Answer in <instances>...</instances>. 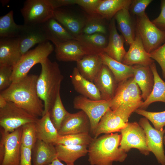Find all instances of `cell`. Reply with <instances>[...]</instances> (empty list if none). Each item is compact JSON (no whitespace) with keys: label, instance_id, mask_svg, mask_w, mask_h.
<instances>
[{"label":"cell","instance_id":"e0dca14e","mask_svg":"<svg viewBox=\"0 0 165 165\" xmlns=\"http://www.w3.org/2000/svg\"><path fill=\"white\" fill-rule=\"evenodd\" d=\"M108 30V43L103 52L112 58L122 62L126 53L124 47L125 40L123 36L118 32L116 20L114 18L110 20Z\"/></svg>","mask_w":165,"mask_h":165},{"label":"cell","instance_id":"ac0fdd59","mask_svg":"<svg viewBox=\"0 0 165 165\" xmlns=\"http://www.w3.org/2000/svg\"><path fill=\"white\" fill-rule=\"evenodd\" d=\"M93 83L100 91L102 100L112 99L118 85L110 70L104 64Z\"/></svg>","mask_w":165,"mask_h":165},{"label":"cell","instance_id":"d6a6232c","mask_svg":"<svg viewBox=\"0 0 165 165\" xmlns=\"http://www.w3.org/2000/svg\"><path fill=\"white\" fill-rule=\"evenodd\" d=\"M132 0H101L95 13L105 20H111L120 10L129 9Z\"/></svg>","mask_w":165,"mask_h":165},{"label":"cell","instance_id":"44dd1931","mask_svg":"<svg viewBox=\"0 0 165 165\" xmlns=\"http://www.w3.org/2000/svg\"><path fill=\"white\" fill-rule=\"evenodd\" d=\"M134 80L139 87L143 100L145 101L151 93L154 83L153 72L149 66H132Z\"/></svg>","mask_w":165,"mask_h":165},{"label":"cell","instance_id":"603a6c76","mask_svg":"<svg viewBox=\"0 0 165 165\" xmlns=\"http://www.w3.org/2000/svg\"><path fill=\"white\" fill-rule=\"evenodd\" d=\"M113 18L126 43L130 46L135 38L136 30V24L134 23L129 9L125 8L120 10Z\"/></svg>","mask_w":165,"mask_h":165},{"label":"cell","instance_id":"7402d4cb","mask_svg":"<svg viewBox=\"0 0 165 165\" xmlns=\"http://www.w3.org/2000/svg\"><path fill=\"white\" fill-rule=\"evenodd\" d=\"M70 77L75 90L81 95L93 100L101 99V93L94 84L83 77L76 67L73 68Z\"/></svg>","mask_w":165,"mask_h":165},{"label":"cell","instance_id":"484cf974","mask_svg":"<svg viewBox=\"0 0 165 165\" xmlns=\"http://www.w3.org/2000/svg\"><path fill=\"white\" fill-rule=\"evenodd\" d=\"M38 139L53 145L60 135L52 123L48 112L35 122Z\"/></svg>","mask_w":165,"mask_h":165},{"label":"cell","instance_id":"f35d334b","mask_svg":"<svg viewBox=\"0 0 165 165\" xmlns=\"http://www.w3.org/2000/svg\"><path fill=\"white\" fill-rule=\"evenodd\" d=\"M135 112L150 121L156 129L162 130L164 129L163 127L165 126V111L151 112L138 108Z\"/></svg>","mask_w":165,"mask_h":165},{"label":"cell","instance_id":"b9f144b4","mask_svg":"<svg viewBox=\"0 0 165 165\" xmlns=\"http://www.w3.org/2000/svg\"><path fill=\"white\" fill-rule=\"evenodd\" d=\"M150 57L159 64L162 70L163 78L165 80V42L158 48L149 53Z\"/></svg>","mask_w":165,"mask_h":165},{"label":"cell","instance_id":"9c48e42d","mask_svg":"<svg viewBox=\"0 0 165 165\" xmlns=\"http://www.w3.org/2000/svg\"><path fill=\"white\" fill-rule=\"evenodd\" d=\"M54 9L50 0H26L20 9L24 24H42L53 17Z\"/></svg>","mask_w":165,"mask_h":165},{"label":"cell","instance_id":"6da1fadb","mask_svg":"<svg viewBox=\"0 0 165 165\" xmlns=\"http://www.w3.org/2000/svg\"><path fill=\"white\" fill-rule=\"evenodd\" d=\"M38 77L36 75L28 74L13 82L9 87L1 91L0 94L7 101L15 103L33 116L42 117L44 106L37 92Z\"/></svg>","mask_w":165,"mask_h":165},{"label":"cell","instance_id":"83f0119b","mask_svg":"<svg viewBox=\"0 0 165 165\" xmlns=\"http://www.w3.org/2000/svg\"><path fill=\"white\" fill-rule=\"evenodd\" d=\"M98 54L103 64L110 70L118 84L134 77L132 66L128 65L116 61L104 52Z\"/></svg>","mask_w":165,"mask_h":165},{"label":"cell","instance_id":"f1b7e54d","mask_svg":"<svg viewBox=\"0 0 165 165\" xmlns=\"http://www.w3.org/2000/svg\"><path fill=\"white\" fill-rule=\"evenodd\" d=\"M17 46V37L0 38V65L14 67L19 61Z\"/></svg>","mask_w":165,"mask_h":165},{"label":"cell","instance_id":"7dc6e473","mask_svg":"<svg viewBox=\"0 0 165 165\" xmlns=\"http://www.w3.org/2000/svg\"><path fill=\"white\" fill-rule=\"evenodd\" d=\"M7 101L4 97L0 94V108L4 107L6 104Z\"/></svg>","mask_w":165,"mask_h":165},{"label":"cell","instance_id":"4fadbf2b","mask_svg":"<svg viewBox=\"0 0 165 165\" xmlns=\"http://www.w3.org/2000/svg\"><path fill=\"white\" fill-rule=\"evenodd\" d=\"M138 123L145 132L149 150L153 154L159 163L161 165H165L163 143L165 128L162 130L156 129L151 125L149 120L145 117L140 119Z\"/></svg>","mask_w":165,"mask_h":165},{"label":"cell","instance_id":"cb8c5ba5","mask_svg":"<svg viewBox=\"0 0 165 165\" xmlns=\"http://www.w3.org/2000/svg\"><path fill=\"white\" fill-rule=\"evenodd\" d=\"M57 158L55 145L37 139L32 149L33 165H48Z\"/></svg>","mask_w":165,"mask_h":165},{"label":"cell","instance_id":"f546056e","mask_svg":"<svg viewBox=\"0 0 165 165\" xmlns=\"http://www.w3.org/2000/svg\"><path fill=\"white\" fill-rule=\"evenodd\" d=\"M49 41L54 44L75 39V37L69 32L53 17L43 24Z\"/></svg>","mask_w":165,"mask_h":165},{"label":"cell","instance_id":"8d00e7d4","mask_svg":"<svg viewBox=\"0 0 165 165\" xmlns=\"http://www.w3.org/2000/svg\"><path fill=\"white\" fill-rule=\"evenodd\" d=\"M93 138L89 133H82L60 135L54 144L63 145H87L90 143Z\"/></svg>","mask_w":165,"mask_h":165},{"label":"cell","instance_id":"836d02e7","mask_svg":"<svg viewBox=\"0 0 165 165\" xmlns=\"http://www.w3.org/2000/svg\"><path fill=\"white\" fill-rule=\"evenodd\" d=\"M22 27L15 22L13 12L10 11L0 17V38H17Z\"/></svg>","mask_w":165,"mask_h":165},{"label":"cell","instance_id":"ffe728a7","mask_svg":"<svg viewBox=\"0 0 165 165\" xmlns=\"http://www.w3.org/2000/svg\"><path fill=\"white\" fill-rule=\"evenodd\" d=\"M128 123V122H127ZM121 117L110 108L101 119L93 134L94 138H96L101 134H111L119 132L127 125Z\"/></svg>","mask_w":165,"mask_h":165},{"label":"cell","instance_id":"3957f363","mask_svg":"<svg viewBox=\"0 0 165 165\" xmlns=\"http://www.w3.org/2000/svg\"><path fill=\"white\" fill-rule=\"evenodd\" d=\"M40 64L41 71L38 78L36 88L38 94L44 103L43 116L49 112L60 92L63 76L56 62L47 58Z\"/></svg>","mask_w":165,"mask_h":165},{"label":"cell","instance_id":"60d3db41","mask_svg":"<svg viewBox=\"0 0 165 165\" xmlns=\"http://www.w3.org/2000/svg\"><path fill=\"white\" fill-rule=\"evenodd\" d=\"M152 1V0H132L129 9L130 13L137 16L141 15L145 13L146 8Z\"/></svg>","mask_w":165,"mask_h":165},{"label":"cell","instance_id":"7bdbcfd3","mask_svg":"<svg viewBox=\"0 0 165 165\" xmlns=\"http://www.w3.org/2000/svg\"><path fill=\"white\" fill-rule=\"evenodd\" d=\"M101 0H75V4L82 7L88 14L95 13Z\"/></svg>","mask_w":165,"mask_h":165},{"label":"cell","instance_id":"5bb4252c","mask_svg":"<svg viewBox=\"0 0 165 165\" xmlns=\"http://www.w3.org/2000/svg\"><path fill=\"white\" fill-rule=\"evenodd\" d=\"M54 45L55 56L59 61L76 62L86 55L95 54L75 39Z\"/></svg>","mask_w":165,"mask_h":165},{"label":"cell","instance_id":"7a4b0ae2","mask_svg":"<svg viewBox=\"0 0 165 165\" xmlns=\"http://www.w3.org/2000/svg\"><path fill=\"white\" fill-rule=\"evenodd\" d=\"M121 134H105L94 138L88 145V160L91 165H112L113 162H122L127 156L119 148Z\"/></svg>","mask_w":165,"mask_h":165},{"label":"cell","instance_id":"ab89813d","mask_svg":"<svg viewBox=\"0 0 165 165\" xmlns=\"http://www.w3.org/2000/svg\"><path fill=\"white\" fill-rule=\"evenodd\" d=\"M13 67L7 65H0V91L9 87L12 83L11 78Z\"/></svg>","mask_w":165,"mask_h":165},{"label":"cell","instance_id":"30bf717a","mask_svg":"<svg viewBox=\"0 0 165 165\" xmlns=\"http://www.w3.org/2000/svg\"><path fill=\"white\" fill-rule=\"evenodd\" d=\"M120 132L121 136L120 149L126 153L134 148L145 156L149 155L150 152L148 148L145 132L138 123L128 122Z\"/></svg>","mask_w":165,"mask_h":165},{"label":"cell","instance_id":"9a60e30c","mask_svg":"<svg viewBox=\"0 0 165 165\" xmlns=\"http://www.w3.org/2000/svg\"><path fill=\"white\" fill-rule=\"evenodd\" d=\"M89 119L83 111L71 113L68 112L58 132L60 135L90 133Z\"/></svg>","mask_w":165,"mask_h":165},{"label":"cell","instance_id":"7c38bea8","mask_svg":"<svg viewBox=\"0 0 165 165\" xmlns=\"http://www.w3.org/2000/svg\"><path fill=\"white\" fill-rule=\"evenodd\" d=\"M17 38V55L19 60L22 55L36 44L49 41L43 24L22 25Z\"/></svg>","mask_w":165,"mask_h":165},{"label":"cell","instance_id":"ba28073f","mask_svg":"<svg viewBox=\"0 0 165 165\" xmlns=\"http://www.w3.org/2000/svg\"><path fill=\"white\" fill-rule=\"evenodd\" d=\"M22 127L13 132L1 129L0 165H20Z\"/></svg>","mask_w":165,"mask_h":165},{"label":"cell","instance_id":"ee69618b","mask_svg":"<svg viewBox=\"0 0 165 165\" xmlns=\"http://www.w3.org/2000/svg\"><path fill=\"white\" fill-rule=\"evenodd\" d=\"M32 149L21 145L20 165H32Z\"/></svg>","mask_w":165,"mask_h":165},{"label":"cell","instance_id":"74e56055","mask_svg":"<svg viewBox=\"0 0 165 165\" xmlns=\"http://www.w3.org/2000/svg\"><path fill=\"white\" fill-rule=\"evenodd\" d=\"M37 139L35 122L28 123L22 126L21 145L32 149Z\"/></svg>","mask_w":165,"mask_h":165},{"label":"cell","instance_id":"d4e9b609","mask_svg":"<svg viewBox=\"0 0 165 165\" xmlns=\"http://www.w3.org/2000/svg\"><path fill=\"white\" fill-rule=\"evenodd\" d=\"M76 67L80 74L93 82L103 63L99 55L95 54L85 56L76 62Z\"/></svg>","mask_w":165,"mask_h":165},{"label":"cell","instance_id":"d6986e66","mask_svg":"<svg viewBox=\"0 0 165 165\" xmlns=\"http://www.w3.org/2000/svg\"><path fill=\"white\" fill-rule=\"evenodd\" d=\"M53 17L75 37L81 34L86 21V18L76 16L61 8L54 9Z\"/></svg>","mask_w":165,"mask_h":165},{"label":"cell","instance_id":"277c9868","mask_svg":"<svg viewBox=\"0 0 165 165\" xmlns=\"http://www.w3.org/2000/svg\"><path fill=\"white\" fill-rule=\"evenodd\" d=\"M143 100L141 90L134 77H131L118 84L110 101V109L127 123L131 114L141 106Z\"/></svg>","mask_w":165,"mask_h":165},{"label":"cell","instance_id":"681fc988","mask_svg":"<svg viewBox=\"0 0 165 165\" xmlns=\"http://www.w3.org/2000/svg\"><path fill=\"white\" fill-rule=\"evenodd\" d=\"M163 144L165 145V133L163 137Z\"/></svg>","mask_w":165,"mask_h":165},{"label":"cell","instance_id":"5b68a950","mask_svg":"<svg viewBox=\"0 0 165 165\" xmlns=\"http://www.w3.org/2000/svg\"><path fill=\"white\" fill-rule=\"evenodd\" d=\"M54 47L49 41L38 44L22 56L13 67L11 80L17 81L28 74L31 69L36 64H40L48 58L53 52Z\"/></svg>","mask_w":165,"mask_h":165},{"label":"cell","instance_id":"f6af8a7d","mask_svg":"<svg viewBox=\"0 0 165 165\" xmlns=\"http://www.w3.org/2000/svg\"><path fill=\"white\" fill-rule=\"evenodd\" d=\"M152 22L158 28L165 31V0L161 1L160 13Z\"/></svg>","mask_w":165,"mask_h":165},{"label":"cell","instance_id":"2e32d148","mask_svg":"<svg viewBox=\"0 0 165 165\" xmlns=\"http://www.w3.org/2000/svg\"><path fill=\"white\" fill-rule=\"evenodd\" d=\"M129 46L122 61L123 64L130 66L139 64L149 66L154 62L146 51L141 38L136 32L134 40Z\"/></svg>","mask_w":165,"mask_h":165},{"label":"cell","instance_id":"bcb514c9","mask_svg":"<svg viewBox=\"0 0 165 165\" xmlns=\"http://www.w3.org/2000/svg\"><path fill=\"white\" fill-rule=\"evenodd\" d=\"M50 1L54 9L75 4V0H50Z\"/></svg>","mask_w":165,"mask_h":165},{"label":"cell","instance_id":"4316f807","mask_svg":"<svg viewBox=\"0 0 165 165\" xmlns=\"http://www.w3.org/2000/svg\"><path fill=\"white\" fill-rule=\"evenodd\" d=\"M57 158L67 165H74L79 158L85 156L88 153L87 145H54Z\"/></svg>","mask_w":165,"mask_h":165},{"label":"cell","instance_id":"4dcf8cb0","mask_svg":"<svg viewBox=\"0 0 165 165\" xmlns=\"http://www.w3.org/2000/svg\"><path fill=\"white\" fill-rule=\"evenodd\" d=\"M149 67L153 73L154 83L150 95L139 108L145 110H146L151 104L155 102H161L165 103V82L159 75L154 62Z\"/></svg>","mask_w":165,"mask_h":165},{"label":"cell","instance_id":"e575fe53","mask_svg":"<svg viewBox=\"0 0 165 165\" xmlns=\"http://www.w3.org/2000/svg\"><path fill=\"white\" fill-rule=\"evenodd\" d=\"M105 20L96 13L88 14L86 18L85 24L81 34L99 33L105 35L107 33V29Z\"/></svg>","mask_w":165,"mask_h":165},{"label":"cell","instance_id":"52a82bcc","mask_svg":"<svg viewBox=\"0 0 165 165\" xmlns=\"http://www.w3.org/2000/svg\"><path fill=\"white\" fill-rule=\"evenodd\" d=\"M136 30L145 49L149 53L165 42V31L157 27L150 20L145 13L137 16Z\"/></svg>","mask_w":165,"mask_h":165},{"label":"cell","instance_id":"d590c367","mask_svg":"<svg viewBox=\"0 0 165 165\" xmlns=\"http://www.w3.org/2000/svg\"><path fill=\"white\" fill-rule=\"evenodd\" d=\"M49 112L51 120L58 131L63 121L69 112L64 106L60 92L58 93L56 99Z\"/></svg>","mask_w":165,"mask_h":165},{"label":"cell","instance_id":"8fae6325","mask_svg":"<svg viewBox=\"0 0 165 165\" xmlns=\"http://www.w3.org/2000/svg\"><path fill=\"white\" fill-rule=\"evenodd\" d=\"M110 100H95L82 95L75 97L73 100V107L76 109L84 111L90 122V133L93 134L101 119L110 108Z\"/></svg>","mask_w":165,"mask_h":165},{"label":"cell","instance_id":"c3c4849f","mask_svg":"<svg viewBox=\"0 0 165 165\" xmlns=\"http://www.w3.org/2000/svg\"><path fill=\"white\" fill-rule=\"evenodd\" d=\"M48 165H67L62 163L57 158L54 160L51 164Z\"/></svg>","mask_w":165,"mask_h":165},{"label":"cell","instance_id":"1f68e13d","mask_svg":"<svg viewBox=\"0 0 165 165\" xmlns=\"http://www.w3.org/2000/svg\"><path fill=\"white\" fill-rule=\"evenodd\" d=\"M75 39L93 53L97 54L103 52L108 41L105 34L99 33L81 34L76 36Z\"/></svg>","mask_w":165,"mask_h":165},{"label":"cell","instance_id":"8992f818","mask_svg":"<svg viewBox=\"0 0 165 165\" xmlns=\"http://www.w3.org/2000/svg\"><path fill=\"white\" fill-rule=\"evenodd\" d=\"M37 118L15 103L7 101L6 105L0 108L1 129L10 133L23 125L35 122Z\"/></svg>","mask_w":165,"mask_h":165}]
</instances>
